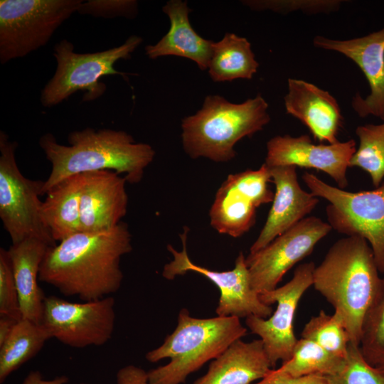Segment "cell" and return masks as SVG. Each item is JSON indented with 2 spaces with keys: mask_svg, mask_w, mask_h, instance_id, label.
Wrapping results in <instances>:
<instances>
[{
  "mask_svg": "<svg viewBox=\"0 0 384 384\" xmlns=\"http://www.w3.org/2000/svg\"><path fill=\"white\" fill-rule=\"evenodd\" d=\"M132 250V235L125 223L104 232H78L48 247L39 281L83 302L108 297L119 289L124 277L120 260Z\"/></svg>",
  "mask_w": 384,
  "mask_h": 384,
  "instance_id": "cell-1",
  "label": "cell"
},
{
  "mask_svg": "<svg viewBox=\"0 0 384 384\" xmlns=\"http://www.w3.org/2000/svg\"><path fill=\"white\" fill-rule=\"evenodd\" d=\"M68 145L58 143L51 133L39 139V146L51 164L44 181L43 193L69 176L98 171L123 174L127 182L139 183L145 169L152 162L155 151L145 143H136L122 130L87 127L70 132Z\"/></svg>",
  "mask_w": 384,
  "mask_h": 384,
  "instance_id": "cell-2",
  "label": "cell"
},
{
  "mask_svg": "<svg viewBox=\"0 0 384 384\" xmlns=\"http://www.w3.org/2000/svg\"><path fill=\"white\" fill-rule=\"evenodd\" d=\"M381 282L373 251L360 236L337 240L314 268L313 286L341 316L352 344L360 345L365 316Z\"/></svg>",
  "mask_w": 384,
  "mask_h": 384,
  "instance_id": "cell-3",
  "label": "cell"
},
{
  "mask_svg": "<svg viewBox=\"0 0 384 384\" xmlns=\"http://www.w3.org/2000/svg\"><path fill=\"white\" fill-rule=\"evenodd\" d=\"M267 111L268 104L260 94L240 104L218 95H208L200 110L182 120L184 151L192 159L229 161L235 156L234 146L238 141L269 123Z\"/></svg>",
  "mask_w": 384,
  "mask_h": 384,
  "instance_id": "cell-4",
  "label": "cell"
},
{
  "mask_svg": "<svg viewBox=\"0 0 384 384\" xmlns=\"http://www.w3.org/2000/svg\"><path fill=\"white\" fill-rule=\"evenodd\" d=\"M247 332L235 316L198 319L186 309L180 311L178 325L159 348L146 354L151 363L169 358L164 366L149 370V384H181L192 373L216 358Z\"/></svg>",
  "mask_w": 384,
  "mask_h": 384,
  "instance_id": "cell-5",
  "label": "cell"
},
{
  "mask_svg": "<svg viewBox=\"0 0 384 384\" xmlns=\"http://www.w3.org/2000/svg\"><path fill=\"white\" fill-rule=\"evenodd\" d=\"M142 42L141 37L131 36L119 46L78 53L67 39L59 41L53 48L56 70L41 91V105L45 107L55 106L80 90L85 92L83 102L97 100L106 91L105 84L100 79L109 75H119L126 78L127 73L117 70L114 65L119 60L130 59Z\"/></svg>",
  "mask_w": 384,
  "mask_h": 384,
  "instance_id": "cell-6",
  "label": "cell"
},
{
  "mask_svg": "<svg viewBox=\"0 0 384 384\" xmlns=\"http://www.w3.org/2000/svg\"><path fill=\"white\" fill-rule=\"evenodd\" d=\"M302 179L311 193L329 203L326 213L331 228L346 236L366 239L379 272L384 274V183L372 191L350 192L309 172Z\"/></svg>",
  "mask_w": 384,
  "mask_h": 384,
  "instance_id": "cell-7",
  "label": "cell"
},
{
  "mask_svg": "<svg viewBox=\"0 0 384 384\" xmlns=\"http://www.w3.org/2000/svg\"><path fill=\"white\" fill-rule=\"evenodd\" d=\"M18 144L0 132V218L12 244L26 239L40 240L55 246L41 215L44 181L25 177L16 160Z\"/></svg>",
  "mask_w": 384,
  "mask_h": 384,
  "instance_id": "cell-8",
  "label": "cell"
},
{
  "mask_svg": "<svg viewBox=\"0 0 384 384\" xmlns=\"http://www.w3.org/2000/svg\"><path fill=\"white\" fill-rule=\"evenodd\" d=\"M82 0H1L0 62L22 58L45 46Z\"/></svg>",
  "mask_w": 384,
  "mask_h": 384,
  "instance_id": "cell-9",
  "label": "cell"
},
{
  "mask_svg": "<svg viewBox=\"0 0 384 384\" xmlns=\"http://www.w3.org/2000/svg\"><path fill=\"white\" fill-rule=\"evenodd\" d=\"M114 299L104 298L70 302L55 296L46 297L41 325L50 338L73 348L105 344L114 327Z\"/></svg>",
  "mask_w": 384,
  "mask_h": 384,
  "instance_id": "cell-10",
  "label": "cell"
},
{
  "mask_svg": "<svg viewBox=\"0 0 384 384\" xmlns=\"http://www.w3.org/2000/svg\"><path fill=\"white\" fill-rule=\"evenodd\" d=\"M313 262L299 265L292 278L273 290L259 294L261 301L270 306L277 303L276 310L267 318L254 315L246 317L249 329L258 335L274 368L278 361L284 362L291 357L297 341L294 333V319L299 300L313 285Z\"/></svg>",
  "mask_w": 384,
  "mask_h": 384,
  "instance_id": "cell-11",
  "label": "cell"
},
{
  "mask_svg": "<svg viewBox=\"0 0 384 384\" xmlns=\"http://www.w3.org/2000/svg\"><path fill=\"white\" fill-rule=\"evenodd\" d=\"M188 228L180 237L183 250L178 252L171 245L167 249L172 254L173 260L163 269L162 275L167 279H173L177 275L188 272H195L205 276L213 282L220 292L216 313L218 316L247 317L251 315L267 319L273 311L270 306L264 304L260 299L259 293L251 287L248 268L245 257L240 252L235 260V267L232 270L218 272L194 264L188 257L186 250V240Z\"/></svg>",
  "mask_w": 384,
  "mask_h": 384,
  "instance_id": "cell-12",
  "label": "cell"
},
{
  "mask_svg": "<svg viewBox=\"0 0 384 384\" xmlns=\"http://www.w3.org/2000/svg\"><path fill=\"white\" fill-rule=\"evenodd\" d=\"M332 230L315 216L306 217L262 250L245 257L250 284L257 293L277 288L286 272L308 256Z\"/></svg>",
  "mask_w": 384,
  "mask_h": 384,
  "instance_id": "cell-13",
  "label": "cell"
},
{
  "mask_svg": "<svg viewBox=\"0 0 384 384\" xmlns=\"http://www.w3.org/2000/svg\"><path fill=\"white\" fill-rule=\"evenodd\" d=\"M356 151L353 139L331 144H314L307 134L297 137L277 135L267 143L265 164L270 167L294 166L315 169L331 176L338 188L343 189L348 184L347 169Z\"/></svg>",
  "mask_w": 384,
  "mask_h": 384,
  "instance_id": "cell-14",
  "label": "cell"
},
{
  "mask_svg": "<svg viewBox=\"0 0 384 384\" xmlns=\"http://www.w3.org/2000/svg\"><path fill=\"white\" fill-rule=\"evenodd\" d=\"M316 48L338 52L354 62L365 75L370 93H356L351 106L360 117L374 116L384 121V27L366 36L336 40L316 36Z\"/></svg>",
  "mask_w": 384,
  "mask_h": 384,
  "instance_id": "cell-15",
  "label": "cell"
},
{
  "mask_svg": "<svg viewBox=\"0 0 384 384\" xmlns=\"http://www.w3.org/2000/svg\"><path fill=\"white\" fill-rule=\"evenodd\" d=\"M268 167L271 182L275 186V192L267 220L250 247V253L262 250L305 218L319 202L318 197L299 186L296 166Z\"/></svg>",
  "mask_w": 384,
  "mask_h": 384,
  "instance_id": "cell-16",
  "label": "cell"
},
{
  "mask_svg": "<svg viewBox=\"0 0 384 384\" xmlns=\"http://www.w3.org/2000/svg\"><path fill=\"white\" fill-rule=\"evenodd\" d=\"M80 198V232L100 233L121 223L127 211L124 176L112 171L84 173Z\"/></svg>",
  "mask_w": 384,
  "mask_h": 384,
  "instance_id": "cell-17",
  "label": "cell"
},
{
  "mask_svg": "<svg viewBox=\"0 0 384 384\" xmlns=\"http://www.w3.org/2000/svg\"><path fill=\"white\" fill-rule=\"evenodd\" d=\"M284 97L287 114L308 127L320 142H338L337 136L343 123L341 108L329 92L303 80L289 78Z\"/></svg>",
  "mask_w": 384,
  "mask_h": 384,
  "instance_id": "cell-18",
  "label": "cell"
},
{
  "mask_svg": "<svg viewBox=\"0 0 384 384\" xmlns=\"http://www.w3.org/2000/svg\"><path fill=\"white\" fill-rule=\"evenodd\" d=\"M272 368L261 339L244 342L240 338L215 358L193 384H251L265 378Z\"/></svg>",
  "mask_w": 384,
  "mask_h": 384,
  "instance_id": "cell-19",
  "label": "cell"
},
{
  "mask_svg": "<svg viewBox=\"0 0 384 384\" xmlns=\"http://www.w3.org/2000/svg\"><path fill=\"white\" fill-rule=\"evenodd\" d=\"M169 18L170 28L154 45L145 48L150 59L166 55H176L193 60L202 70L208 68L214 42L199 36L192 28L188 18L191 10L187 2L171 0L162 8Z\"/></svg>",
  "mask_w": 384,
  "mask_h": 384,
  "instance_id": "cell-20",
  "label": "cell"
},
{
  "mask_svg": "<svg viewBox=\"0 0 384 384\" xmlns=\"http://www.w3.org/2000/svg\"><path fill=\"white\" fill-rule=\"evenodd\" d=\"M259 206L240 172L230 174L218 188L210 207V225L220 234L239 238L255 225Z\"/></svg>",
  "mask_w": 384,
  "mask_h": 384,
  "instance_id": "cell-21",
  "label": "cell"
},
{
  "mask_svg": "<svg viewBox=\"0 0 384 384\" xmlns=\"http://www.w3.org/2000/svg\"><path fill=\"white\" fill-rule=\"evenodd\" d=\"M50 247L35 238L12 244L8 249L23 319L41 324L46 297L38 285L39 271Z\"/></svg>",
  "mask_w": 384,
  "mask_h": 384,
  "instance_id": "cell-22",
  "label": "cell"
},
{
  "mask_svg": "<svg viewBox=\"0 0 384 384\" xmlns=\"http://www.w3.org/2000/svg\"><path fill=\"white\" fill-rule=\"evenodd\" d=\"M85 174L60 181L46 193L41 215L55 242L80 232V198Z\"/></svg>",
  "mask_w": 384,
  "mask_h": 384,
  "instance_id": "cell-23",
  "label": "cell"
},
{
  "mask_svg": "<svg viewBox=\"0 0 384 384\" xmlns=\"http://www.w3.org/2000/svg\"><path fill=\"white\" fill-rule=\"evenodd\" d=\"M258 67L251 44L245 38L227 33L220 41L213 43L208 65L213 81L251 79Z\"/></svg>",
  "mask_w": 384,
  "mask_h": 384,
  "instance_id": "cell-24",
  "label": "cell"
},
{
  "mask_svg": "<svg viewBox=\"0 0 384 384\" xmlns=\"http://www.w3.org/2000/svg\"><path fill=\"white\" fill-rule=\"evenodd\" d=\"M50 336L41 324L21 319L0 346V383L35 356Z\"/></svg>",
  "mask_w": 384,
  "mask_h": 384,
  "instance_id": "cell-25",
  "label": "cell"
},
{
  "mask_svg": "<svg viewBox=\"0 0 384 384\" xmlns=\"http://www.w3.org/2000/svg\"><path fill=\"white\" fill-rule=\"evenodd\" d=\"M344 359L330 353L311 340L301 338L297 340L289 359L282 362L278 370L294 377L311 374L327 375L336 372Z\"/></svg>",
  "mask_w": 384,
  "mask_h": 384,
  "instance_id": "cell-26",
  "label": "cell"
},
{
  "mask_svg": "<svg viewBox=\"0 0 384 384\" xmlns=\"http://www.w3.org/2000/svg\"><path fill=\"white\" fill-rule=\"evenodd\" d=\"M356 134L359 146L351 157L349 166L366 171L373 186L378 188L384 178V122L358 126Z\"/></svg>",
  "mask_w": 384,
  "mask_h": 384,
  "instance_id": "cell-27",
  "label": "cell"
},
{
  "mask_svg": "<svg viewBox=\"0 0 384 384\" xmlns=\"http://www.w3.org/2000/svg\"><path fill=\"white\" fill-rule=\"evenodd\" d=\"M302 338L311 340L330 353L346 358L351 338L341 316L321 310L305 324Z\"/></svg>",
  "mask_w": 384,
  "mask_h": 384,
  "instance_id": "cell-28",
  "label": "cell"
},
{
  "mask_svg": "<svg viewBox=\"0 0 384 384\" xmlns=\"http://www.w3.org/2000/svg\"><path fill=\"white\" fill-rule=\"evenodd\" d=\"M360 350L373 366L384 365V277L362 325Z\"/></svg>",
  "mask_w": 384,
  "mask_h": 384,
  "instance_id": "cell-29",
  "label": "cell"
},
{
  "mask_svg": "<svg viewBox=\"0 0 384 384\" xmlns=\"http://www.w3.org/2000/svg\"><path fill=\"white\" fill-rule=\"evenodd\" d=\"M324 377L328 384H384V373L370 365L363 358L359 346L352 343L341 368Z\"/></svg>",
  "mask_w": 384,
  "mask_h": 384,
  "instance_id": "cell-30",
  "label": "cell"
},
{
  "mask_svg": "<svg viewBox=\"0 0 384 384\" xmlns=\"http://www.w3.org/2000/svg\"><path fill=\"white\" fill-rule=\"evenodd\" d=\"M0 316L22 319L19 299L8 250L0 248Z\"/></svg>",
  "mask_w": 384,
  "mask_h": 384,
  "instance_id": "cell-31",
  "label": "cell"
},
{
  "mask_svg": "<svg viewBox=\"0 0 384 384\" xmlns=\"http://www.w3.org/2000/svg\"><path fill=\"white\" fill-rule=\"evenodd\" d=\"M341 1H246L243 4L254 10H272L284 13L297 10L319 13L334 11L340 6Z\"/></svg>",
  "mask_w": 384,
  "mask_h": 384,
  "instance_id": "cell-32",
  "label": "cell"
},
{
  "mask_svg": "<svg viewBox=\"0 0 384 384\" xmlns=\"http://www.w3.org/2000/svg\"><path fill=\"white\" fill-rule=\"evenodd\" d=\"M78 13L97 18H134L137 14V1L134 0H88L80 5Z\"/></svg>",
  "mask_w": 384,
  "mask_h": 384,
  "instance_id": "cell-33",
  "label": "cell"
},
{
  "mask_svg": "<svg viewBox=\"0 0 384 384\" xmlns=\"http://www.w3.org/2000/svg\"><path fill=\"white\" fill-rule=\"evenodd\" d=\"M255 384H328L324 375L311 374L300 377H294L272 369L269 373Z\"/></svg>",
  "mask_w": 384,
  "mask_h": 384,
  "instance_id": "cell-34",
  "label": "cell"
},
{
  "mask_svg": "<svg viewBox=\"0 0 384 384\" xmlns=\"http://www.w3.org/2000/svg\"><path fill=\"white\" fill-rule=\"evenodd\" d=\"M117 384H149L148 373L139 367L127 366L117 372Z\"/></svg>",
  "mask_w": 384,
  "mask_h": 384,
  "instance_id": "cell-35",
  "label": "cell"
},
{
  "mask_svg": "<svg viewBox=\"0 0 384 384\" xmlns=\"http://www.w3.org/2000/svg\"><path fill=\"white\" fill-rule=\"evenodd\" d=\"M68 382V378L65 375L52 380H45L38 370H33L27 375L22 384H67Z\"/></svg>",
  "mask_w": 384,
  "mask_h": 384,
  "instance_id": "cell-36",
  "label": "cell"
},
{
  "mask_svg": "<svg viewBox=\"0 0 384 384\" xmlns=\"http://www.w3.org/2000/svg\"><path fill=\"white\" fill-rule=\"evenodd\" d=\"M17 321L18 320L11 317L0 316V346L9 336Z\"/></svg>",
  "mask_w": 384,
  "mask_h": 384,
  "instance_id": "cell-37",
  "label": "cell"
},
{
  "mask_svg": "<svg viewBox=\"0 0 384 384\" xmlns=\"http://www.w3.org/2000/svg\"><path fill=\"white\" fill-rule=\"evenodd\" d=\"M378 368H380L384 373V365Z\"/></svg>",
  "mask_w": 384,
  "mask_h": 384,
  "instance_id": "cell-38",
  "label": "cell"
}]
</instances>
